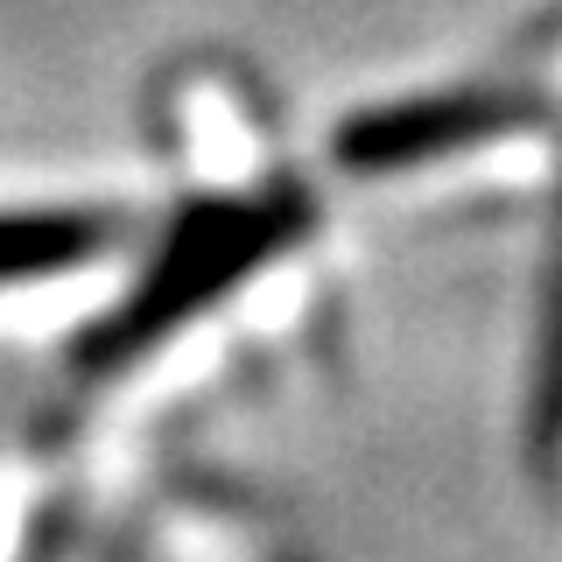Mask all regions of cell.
Segmentation results:
<instances>
[{"instance_id":"cell-1","label":"cell","mask_w":562,"mask_h":562,"mask_svg":"<svg viewBox=\"0 0 562 562\" xmlns=\"http://www.w3.org/2000/svg\"><path fill=\"white\" fill-rule=\"evenodd\" d=\"M310 225H316V198L303 183H268V190H246V198L190 204L176 218V233L162 239V254L148 260V274L99 324H85V338L70 345V373L78 380L134 373L176 330H190L204 310H218L233 289H246V274L281 260Z\"/></svg>"},{"instance_id":"cell-2","label":"cell","mask_w":562,"mask_h":562,"mask_svg":"<svg viewBox=\"0 0 562 562\" xmlns=\"http://www.w3.org/2000/svg\"><path fill=\"white\" fill-rule=\"evenodd\" d=\"M549 120H555V92L541 78H471V85H443V92H415V99L366 105V113L338 120L330 162L351 176H394V169L436 162V155L485 148V140L541 134Z\"/></svg>"},{"instance_id":"cell-3","label":"cell","mask_w":562,"mask_h":562,"mask_svg":"<svg viewBox=\"0 0 562 562\" xmlns=\"http://www.w3.org/2000/svg\"><path fill=\"white\" fill-rule=\"evenodd\" d=\"M127 225L113 211H0V289L35 274L85 268L113 246Z\"/></svg>"},{"instance_id":"cell-4","label":"cell","mask_w":562,"mask_h":562,"mask_svg":"<svg viewBox=\"0 0 562 562\" xmlns=\"http://www.w3.org/2000/svg\"><path fill=\"white\" fill-rule=\"evenodd\" d=\"M527 450L535 464L562 471V183L549 225V268H541V316H535V380H527Z\"/></svg>"}]
</instances>
